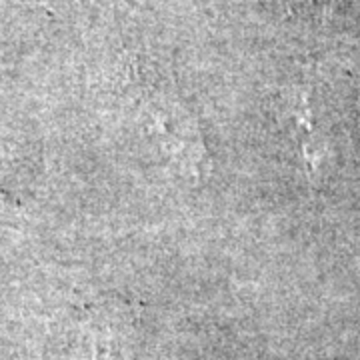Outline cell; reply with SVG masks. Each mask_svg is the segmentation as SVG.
<instances>
[{
	"instance_id": "6da1fadb",
	"label": "cell",
	"mask_w": 360,
	"mask_h": 360,
	"mask_svg": "<svg viewBox=\"0 0 360 360\" xmlns=\"http://www.w3.org/2000/svg\"><path fill=\"white\" fill-rule=\"evenodd\" d=\"M270 4H278V6H286V8H300L307 6L312 0H266Z\"/></svg>"
}]
</instances>
